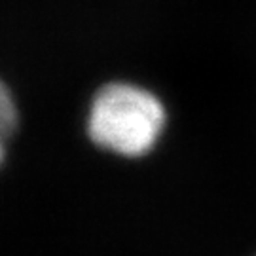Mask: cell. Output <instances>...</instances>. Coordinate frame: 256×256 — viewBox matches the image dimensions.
<instances>
[{"mask_svg": "<svg viewBox=\"0 0 256 256\" xmlns=\"http://www.w3.org/2000/svg\"><path fill=\"white\" fill-rule=\"evenodd\" d=\"M4 142H6V140L0 138V164L4 162V152H6V150H4Z\"/></svg>", "mask_w": 256, "mask_h": 256, "instance_id": "cell-3", "label": "cell"}, {"mask_svg": "<svg viewBox=\"0 0 256 256\" xmlns=\"http://www.w3.org/2000/svg\"><path fill=\"white\" fill-rule=\"evenodd\" d=\"M167 128V108L160 95L131 82H112L95 93L88 133L95 146L122 158H144Z\"/></svg>", "mask_w": 256, "mask_h": 256, "instance_id": "cell-1", "label": "cell"}, {"mask_svg": "<svg viewBox=\"0 0 256 256\" xmlns=\"http://www.w3.org/2000/svg\"><path fill=\"white\" fill-rule=\"evenodd\" d=\"M18 128V108L10 95L8 88L0 82V138L8 140V137Z\"/></svg>", "mask_w": 256, "mask_h": 256, "instance_id": "cell-2", "label": "cell"}]
</instances>
